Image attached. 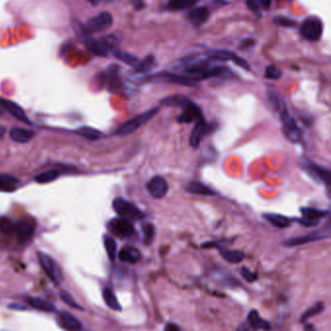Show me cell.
<instances>
[{
  "instance_id": "cell-53",
  "label": "cell",
  "mask_w": 331,
  "mask_h": 331,
  "mask_svg": "<svg viewBox=\"0 0 331 331\" xmlns=\"http://www.w3.org/2000/svg\"><path fill=\"white\" fill-rule=\"evenodd\" d=\"M92 5H98L99 3H101V2H103L104 0H88Z\"/></svg>"
},
{
  "instance_id": "cell-18",
  "label": "cell",
  "mask_w": 331,
  "mask_h": 331,
  "mask_svg": "<svg viewBox=\"0 0 331 331\" xmlns=\"http://www.w3.org/2000/svg\"><path fill=\"white\" fill-rule=\"evenodd\" d=\"M0 106L2 108H4L6 111H8L12 116H14L16 118L20 119L21 121H24L26 123H30V120L26 116L24 110L17 103H15L11 100L0 98Z\"/></svg>"
},
{
  "instance_id": "cell-17",
  "label": "cell",
  "mask_w": 331,
  "mask_h": 331,
  "mask_svg": "<svg viewBox=\"0 0 331 331\" xmlns=\"http://www.w3.org/2000/svg\"><path fill=\"white\" fill-rule=\"evenodd\" d=\"M209 17H210V10L204 6L192 9L187 15L188 20L195 26L202 25L209 20Z\"/></svg>"
},
{
  "instance_id": "cell-20",
  "label": "cell",
  "mask_w": 331,
  "mask_h": 331,
  "mask_svg": "<svg viewBox=\"0 0 331 331\" xmlns=\"http://www.w3.org/2000/svg\"><path fill=\"white\" fill-rule=\"evenodd\" d=\"M84 43V45L87 47V49L94 55L98 56V57H106L109 50L107 49V47L103 44V42L101 39H95L92 37V35H90L89 37H87L84 41H82Z\"/></svg>"
},
{
  "instance_id": "cell-2",
  "label": "cell",
  "mask_w": 331,
  "mask_h": 331,
  "mask_svg": "<svg viewBox=\"0 0 331 331\" xmlns=\"http://www.w3.org/2000/svg\"><path fill=\"white\" fill-rule=\"evenodd\" d=\"M299 166L315 182L325 184L327 187L331 185V171L329 169L318 165L309 158H302L299 161Z\"/></svg>"
},
{
  "instance_id": "cell-21",
  "label": "cell",
  "mask_w": 331,
  "mask_h": 331,
  "mask_svg": "<svg viewBox=\"0 0 331 331\" xmlns=\"http://www.w3.org/2000/svg\"><path fill=\"white\" fill-rule=\"evenodd\" d=\"M184 190L192 195H205V196H213L216 192L210 187L200 183V182H190L185 187Z\"/></svg>"
},
{
  "instance_id": "cell-30",
  "label": "cell",
  "mask_w": 331,
  "mask_h": 331,
  "mask_svg": "<svg viewBox=\"0 0 331 331\" xmlns=\"http://www.w3.org/2000/svg\"><path fill=\"white\" fill-rule=\"evenodd\" d=\"M156 65V60L155 57L153 55H149L145 59L140 60L134 69L138 74H145L154 69Z\"/></svg>"
},
{
  "instance_id": "cell-4",
  "label": "cell",
  "mask_w": 331,
  "mask_h": 331,
  "mask_svg": "<svg viewBox=\"0 0 331 331\" xmlns=\"http://www.w3.org/2000/svg\"><path fill=\"white\" fill-rule=\"evenodd\" d=\"M113 209L119 217L129 221H140L145 218V214L136 205L121 197H117L113 201Z\"/></svg>"
},
{
  "instance_id": "cell-46",
  "label": "cell",
  "mask_w": 331,
  "mask_h": 331,
  "mask_svg": "<svg viewBox=\"0 0 331 331\" xmlns=\"http://www.w3.org/2000/svg\"><path fill=\"white\" fill-rule=\"evenodd\" d=\"M292 221H296L299 224L306 226V227H314L317 226L320 222V220H312V219H308L305 217H301V218H297V219H293Z\"/></svg>"
},
{
  "instance_id": "cell-23",
  "label": "cell",
  "mask_w": 331,
  "mask_h": 331,
  "mask_svg": "<svg viewBox=\"0 0 331 331\" xmlns=\"http://www.w3.org/2000/svg\"><path fill=\"white\" fill-rule=\"evenodd\" d=\"M117 257L122 262L137 263L141 259V253L132 246H125L117 253Z\"/></svg>"
},
{
  "instance_id": "cell-47",
  "label": "cell",
  "mask_w": 331,
  "mask_h": 331,
  "mask_svg": "<svg viewBox=\"0 0 331 331\" xmlns=\"http://www.w3.org/2000/svg\"><path fill=\"white\" fill-rule=\"evenodd\" d=\"M246 4L248 6V8L254 13L257 16L261 15V9H260V5L258 4V2L256 0H247Z\"/></svg>"
},
{
  "instance_id": "cell-10",
  "label": "cell",
  "mask_w": 331,
  "mask_h": 331,
  "mask_svg": "<svg viewBox=\"0 0 331 331\" xmlns=\"http://www.w3.org/2000/svg\"><path fill=\"white\" fill-rule=\"evenodd\" d=\"M37 257L40 265L44 269L48 277L56 284L59 285L61 281V273L57 262L48 254L44 253H37Z\"/></svg>"
},
{
  "instance_id": "cell-1",
  "label": "cell",
  "mask_w": 331,
  "mask_h": 331,
  "mask_svg": "<svg viewBox=\"0 0 331 331\" xmlns=\"http://www.w3.org/2000/svg\"><path fill=\"white\" fill-rule=\"evenodd\" d=\"M159 108H152L136 117H132L131 119L127 120L123 124H121L117 130L115 131V135L117 136H127L133 132H135L140 127L146 124L149 120L158 114Z\"/></svg>"
},
{
  "instance_id": "cell-13",
  "label": "cell",
  "mask_w": 331,
  "mask_h": 331,
  "mask_svg": "<svg viewBox=\"0 0 331 331\" xmlns=\"http://www.w3.org/2000/svg\"><path fill=\"white\" fill-rule=\"evenodd\" d=\"M208 58L215 61H233L234 63L246 70H250L251 67L246 59L238 57L235 53L227 50H217L213 51L208 55Z\"/></svg>"
},
{
  "instance_id": "cell-9",
  "label": "cell",
  "mask_w": 331,
  "mask_h": 331,
  "mask_svg": "<svg viewBox=\"0 0 331 331\" xmlns=\"http://www.w3.org/2000/svg\"><path fill=\"white\" fill-rule=\"evenodd\" d=\"M112 24L113 16L108 12H102L88 20L85 26L91 33H97L109 29Z\"/></svg>"
},
{
  "instance_id": "cell-54",
  "label": "cell",
  "mask_w": 331,
  "mask_h": 331,
  "mask_svg": "<svg viewBox=\"0 0 331 331\" xmlns=\"http://www.w3.org/2000/svg\"><path fill=\"white\" fill-rule=\"evenodd\" d=\"M4 133H5V127L0 126V136H3Z\"/></svg>"
},
{
  "instance_id": "cell-40",
  "label": "cell",
  "mask_w": 331,
  "mask_h": 331,
  "mask_svg": "<svg viewBox=\"0 0 331 331\" xmlns=\"http://www.w3.org/2000/svg\"><path fill=\"white\" fill-rule=\"evenodd\" d=\"M15 232V223L7 217H0V233L12 234Z\"/></svg>"
},
{
  "instance_id": "cell-37",
  "label": "cell",
  "mask_w": 331,
  "mask_h": 331,
  "mask_svg": "<svg viewBox=\"0 0 331 331\" xmlns=\"http://www.w3.org/2000/svg\"><path fill=\"white\" fill-rule=\"evenodd\" d=\"M104 246L110 260H115L117 257V243L114 238L105 235L104 236Z\"/></svg>"
},
{
  "instance_id": "cell-3",
  "label": "cell",
  "mask_w": 331,
  "mask_h": 331,
  "mask_svg": "<svg viewBox=\"0 0 331 331\" xmlns=\"http://www.w3.org/2000/svg\"><path fill=\"white\" fill-rule=\"evenodd\" d=\"M331 224H330V222H328L325 227H323L319 230L289 238V239L283 241L282 244L286 247H296V246H301V245L312 243L315 241H320L323 239H329L331 237Z\"/></svg>"
},
{
  "instance_id": "cell-19",
  "label": "cell",
  "mask_w": 331,
  "mask_h": 331,
  "mask_svg": "<svg viewBox=\"0 0 331 331\" xmlns=\"http://www.w3.org/2000/svg\"><path fill=\"white\" fill-rule=\"evenodd\" d=\"M60 328L67 331H78L82 329L81 322L68 312H60L57 319Z\"/></svg>"
},
{
  "instance_id": "cell-28",
  "label": "cell",
  "mask_w": 331,
  "mask_h": 331,
  "mask_svg": "<svg viewBox=\"0 0 331 331\" xmlns=\"http://www.w3.org/2000/svg\"><path fill=\"white\" fill-rule=\"evenodd\" d=\"M34 135L35 134L32 130L21 128V127H15L10 132L11 139L20 144H24V143L29 142L34 137Z\"/></svg>"
},
{
  "instance_id": "cell-44",
  "label": "cell",
  "mask_w": 331,
  "mask_h": 331,
  "mask_svg": "<svg viewBox=\"0 0 331 331\" xmlns=\"http://www.w3.org/2000/svg\"><path fill=\"white\" fill-rule=\"evenodd\" d=\"M273 21L275 24L283 27H294L296 25V21L288 17H275Z\"/></svg>"
},
{
  "instance_id": "cell-14",
  "label": "cell",
  "mask_w": 331,
  "mask_h": 331,
  "mask_svg": "<svg viewBox=\"0 0 331 331\" xmlns=\"http://www.w3.org/2000/svg\"><path fill=\"white\" fill-rule=\"evenodd\" d=\"M204 248H216L218 249L219 253L221 254V256L226 260L227 262H230V263H233V264H236V263H239L241 262L245 257H246V254L244 252L242 251H238V250H230V249H227V248H224L223 246L218 244L217 242H208L206 244H203Z\"/></svg>"
},
{
  "instance_id": "cell-35",
  "label": "cell",
  "mask_w": 331,
  "mask_h": 331,
  "mask_svg": "<svg viewBox=\"0 0 331 331\" xmlns=\"http://www.w3.org/2000/svg\"><path fill=\"white\" fill-rule=\"evenodd\" d=\"M59 175H60V173L58 170L52 169V170H48L43 173L37 174L34 177V181L38 184H48V183L54 182L57 179H59Z\"/></svg>"
},
{
  "instance_id": "cell-29",
  "label": "cell",
  "mask_w": 331,
  "mask_h": 331,
  "mask_svg": "<svg viewBox=\"0 0 331 331\" xmlns=\"http://www.w3.org/2000/svg\"><path fill=\"white\" fill-rule=\"evenodd\" d=\"M102 295H103V298H104V301H105L106 305L109 308H111L114 311H121V305L119 304L116 294L111 289H108V288L104 289L103 292H102Z\"/></svg>"
},
{
  "instance_id": "cell-39",
  "label": "cell",
  "mask_w": 331,
  "mask_h": 331,
  "mask_svg": "<svg viewBox=\"0 0 331 331\" xmlns=\"http://www.w3.org/2000/svg\"><path fill=\"white\" fill-rule=\"evenodd\" d=\"M143 229V234H144V244L146 245H151L156 237V227L152 223H146L142 226Z\"/></svg>"
},
{
  "instance_id": "cell-43",
  "label": "cell",
  "mask_w": 331,
  "mask_h": 331,
  "mask_svg": "<svg viewBox=\"0 0 331 331\" xmlns=\"http://www.w3.org/2000/svg\"><path fill=\"white\" fill-rule=\"evenodd\" d=\"M60 298L62 299V301L68 305L69 307L71 308H74V309H79V310H84L82 308V306H80L78 303L75 301V299L68 293L67 292H60Z\"/></svg>"
},
{
  "instance_id": "cell-52",
  "label": "cell",
  "mask_w": 331,
  "mask_h": 331,
  "mask_svg": "<svg viewBox=\"0 0 331 331\" xmlns=\"http://www.w3.org/2000/svg\"><path fill=\"white\" fill-rule=\"evenodd\" d=\"M10 309H15V310H26L25 306L22 305H19V304H11L9 305Z\"/></svg>"
},
{
  "instance_id": "cell-6",
  "label": "cell",
  "mask_w": 331,
  "mask_h": 331,
  "mask_svg": "<svg viewBox=\"0 0 331 331\" xmlns=\"http://www.w3.org/2000/svg\"><path fill=\"white\" fill-rule=\"evenodd\" d=\"M324 25L318 17L312 16L307 18L301 24L300 34L304 39L316 42L322 37Z\"/></svg>"
},
{
  "instance_id": "cell-38",
  "label": "cell",
  "mask_w": 331,
  "mask_h": 331,
  "mask_svg": "<svg viewBox=\"0 0 331 331\" xmlns=\"http://www.w3.org/2000/svg\"><path fill=\"white\" fill-rule=\"evenodd\" d=\"M19 183V180L10 175L0 174V190L2 191H13L14 186Z\"/></svg>"
},
{
  "instance_id": "cell-36",
  "label": "cell",
  "mask_w": 331,
  "mask_h": 331,
  "mask_svg": "<svg viewBox=\"0 0 331 331\" xmlns=\"http://www.w3.org/2000/svg\"><path fill=\"white\" fill-rule=\"evenodd\" d=\"M300 212L303 217L312 219V220H321L322 218H325L330 215L329 211L320 210L317 208H311V207H304L300 209Z\"/></svg>"
},
{
  "instance_id": "cell-32",
  "label": "cell",
  "mask_w": 331,
  "mask_h": 331,
  "mask_svg": "<svg viewBox=\"0 0 331 331\" xmlns=\"http://www.w3.org/2000/svg\"><path fill=\"white\" fill-rule=\"evenodd\" d=\"M324 310H325V303L322 302V301L317 302L301 315V317L299 319V322L301 324H305L308 320H310L313 317L321 314Z\"/></svg>"
},
{
  "instance_id": "cell-22",
  "label": "cell",
  "mask_w": 331,
  "mask_h": 331,
  "mask_svg": "<svg viewBox=\"0 0 331 331\" xmlns=\"http://www.w3.org/2000/svg\"><path fill=\"white\" fill-rule=\"evenodd\" d=\"M247 325L250 326L251 329L253 330H262V331H267L270 330V324L269 322L265 321L259 316V313L256 310H252L249 313L248 318H247Z\"/></svg>"
},
{
  "instance_id": "cell-49",
  "label": "cell",
  "mask_w": 331,
  "mask_h": 331,
  "mask_svg": "<svg viewBox=\"0 0 331 331\" xmlns=\"http://www.w3.org/2000/svg\"><path fill=\"white\" fill-rule=\"evenodd\" d=\"M260 7H262L264 10H268L271 7L272 0H256Z\"/></svg>"
},
{
  "instance_id": "cell-31",
  "label": "cell",
  "mask_w": 331,
  "mask_h": 331,
  "mask_svg": "<svg viewBox=\"0 0 331 331\" xmlns=\"http://www.w3.org/2000/svg\"><path fill=\"white\" fill-rule=\"evenodd\" d=\"M198 1L199 0H169L167 8L170 11H183L192 8Z\"/></svg>"
},
{
  "instance_id": "cell-33",
  "label": "cell",
  "mask_w": 331,
  "mask_h": 331,
  "mask_svg": "<svg viewBox=\"0 0 331 331\" xmlns=\"http://www.w3.org/2000/svg\"><path fill=\"white\" fill-rule=\"evenodd\" d=\"M114 56L116 57V59L124 62L127 65L132 66L133 68L136 67L139 61H140V59L135 57L134 55H132L130 53H127V52H124V51H120V50L114 51Z\"/></svg>"
},
{
  "instance_id": "cell-5",
  "label": "cell",
  "mask_w": 331,
  "mask_h": 331,
  "mask_svg": "<svg viewBox=\"0 0 331 331\" xmlns=\"http://www.w3.org/2000/svg\"><path fill=\"white\" fill-rule=\"evenodd\" d=\"M280 118L282 121V130L285 137L292 143H297L300 141L301 131L298 127L295 119L290 115L288 108L286 107L280 113Z\"/></svg>"
},
{
  "instance_id": "cell-48",
  "label": "cell",
  "mask_w": 331,
  "mask_h": 331,
  "mask_svg": "<svg viewBox=\"0 0 331 331\" xmlns=\"http://www.w3.org/2000/svg\"><path fill=\"white\" fill-rule=\"evenodd\" d=\"M254 45V41L253 39H246L242 41L241 45H240V49L244 50V49H250L252 48Z\"/></svg>"
},
{
  "instance_id": "cell-27",
  "label": "cell",
  "mask_w": 331,
  "mask_h": 331,
  "mask_svg": "<svg viewBox=\"0 0 331 331\" xmlns=\"http://www.w3.org/2000/svg\"><path fill=\"white\" fill-rule=\"evenodd\" d=\"M25 301L34 309L43 312H56L55 305L50 302L46 301L39 297H33V296H27L25 298Z\"/></svg>"
},
{
  "instance_id": "cell-7",
  "label": "cell",
  "mask_w": 331,
  "mask_h": 331,
  "mask_svg": "<svg viewBox=\"0 0 331 331\" xmlns=\"http://www.w3.org/2000/svg\"><path fill=\"white\" fill-rule=\"evenodd\" d=\"M110 231L119 238H129L135 233V227L131 221L124 218H116L109 221Z\"/></svg>"
},
{
  "instance_id": "cell-45",
  "label": "cell",
  "mask_w": 331,
  "mask_h": 331,
  "mask_svg": "<svg viewBox=\"0 0 331 331\" xmlns=\"http://www.w3.org/2000/svg\"><path fill=\"white\" fill-rule=\"evenodd\" d=\"M240 274L241 276L250 284H252L253 282H255L258 279V275L257 272H253L251 271L248 267H242L240 270Z\"/></svg>"
},
{
  "instance_id": "cell-26",
  "label": "cell",
  "mask_w": 331,
  "mask_h": 331,
  "mask_svg": "<svg viewBox=\"0 0 331 331\" xmlns=\"http://www.w3.org/2000/svg\"><path fill=\"white\" fill-rule=\"evenodd\" d=\"M193 100H191L190 98L182 96V95H174V96H170L167 98H164L159 101V103L163 106L166 107H180V108H184L186 107L190 102H192Z\"/></svg>"
},
{
  "instance_id": "cell-16",
  "label": "cell",
  "mask_w": 331,
  "mask_h": 331,
  "mask_svg": "<svg viewBox=\"0 0 331 331\" xmlns=\"http://www.w3.org/2000/svg\"><path fill=\"white\" fill-rule=\"evenodd\" d=\"M203 117L200 108L195 104L194 101L190 102L186 107L183 108V112L180 116L177 117V121L180 123H191Z\"/></svg>"
},
{
  "instance_id": "cell-24",
  "label": "cell",
  "mask_w": 331,
  "mask_h": 331,
  "mask_svg": "<svg viewBox=\"0 0 331 331\" xmlns=\"http://www.w3.org/2000/svg\"><path fill=\"white\" fill-rule=\"evenodd\" d=\"M263 218L277 228H287L292 225V219L283 215L266 213L263 214Z\"/></svg>"
},
{
  "instance_id": "cell-12",
  "label": "cell",
  "mask_w": 331,
  "mask_h": 331,
  "mask_svg": "<svg viewBox=\"0 0 331 331\" xmlns=\"http://www.w3.org/2000/svg\"><path fill=\"white\" fill-rule=\"evenodd\" d=\"M210 131V125L203 117H199L195 120V126L191 132L190 145L194 149H198L204 137Z\"/></svg>"
},
{
  "instance_id": "cell-42",
  "label": "cell",
  "mask_w": 331,
  "mask_h": 331,
  "mask_svg": "<svg viewBox=\"0 0 331 331\" xmlns=\"http://www.w3.org/2000/svg\"><path fill=\"white\" fill-rule=\"evenodd\" d=\"M264 76L270 80H278L282 77V71L280 68H278L275 65H268L265 68Z\"/></svg>"
},
{
  "instance_id": "cell-51",
  "label": "cell",
  "mask_w": 331,
  "mask_h": 331,
  "mask_svg": "<svg viewBox=\"0 0 331 331\" xmlns=\"http://www.w3.org/2000/svg\"><path fill=\"white\" fill-rule=\"evenodd\" d=\"M165 331H180V328L178 326H176L174 324H167L166 327L164 328Z\"/></svg>"
},
{
  "instance_id": "cell-15",
  "label": "cell",
  "mask_w": 331,
  "mask_h": 331,
  "mask_svg": "<svg viewBox=\"0 0 331 331\" xmlns=\"http://www.w3.org/2000/svg\"><path fill=\"white\" fill-rule=\"evenodd\" d=\"M150 81H158V82H167V83H174L178 85L193 87L195 86V82L192 79L185 76L184 74H174V73H168V72H162L157 73L150 77Z\"/></svg>"
},
{
  "instance_id": "cell-11",
  "label": "cell",
  "mask_w": 331,
  "mask_h": 331,
  "mask_svg": "<svg viewBox=\"0 0 331 331\" xmlns=\"http://www.w3.org/2000/svg\"><path fill=\"white\" fill-rule=\"evenodd\" d=\"M36 221L32 218H23L15 224V232L20 243L27 242L34 234Z\"/></svg>"
},
{
  "instance_id": "cell-50",
  "label": "cell",
  "mask_w": 331,
  "mask_h": 331,
  "mask_svg": "<svg viewBox=\"0 0 331 331\" xmlns=\"http://www.w3.org/2000/svg\"><path fill=\"white\" fill-rule=\"evenodd\" d=\"M130 1H131V4L133 5V7L136 10H141L145 6L144 0H130Z\"/></svg>"
},
{
  "instance_id": "cell-25",
  "label": "cell",
  "mask_w": 331,
  "mask_h": 331,
  "mask_svg": "<svg viewBox=\"0 0 331 331\" xmlns=\"http://www.w3.org/2000/svg\"><path fill=\"white\" fill-rule=\"evenodd\" d=\"M267 99L273 110L276 111L278 114L287 107L284 98H282V96L275 89L269 88L267 90Z\"/></svg>"
},
{
  "instance_id": "cell-41",
  "label": "cell",
  "mask_w": 331,
  "mask_h": 331,
  "mask_svg": "<svg viewBox=\"0 0 331 331\" xmlns=\"http://www.w3.org/2000/svg\"><path fill=\"white\" fill-rule=\"evenodd\" d=\"M101 41L110 51V50H114L117 48L120 42V38L117 36V34H109V35L101 38Z\"/></svg>"
},
{
  "instance_id": "cell-34",
  "label": "cell",
  "mask_w": 331,
  "mask_h": 331,
  "mask_svg": "<svg viewBox=\"0 0 331 331\" xmlns=\"http://www.w3.org/2000/svg\"><path fill=\"white\" fill-rule=\"evenodd\" d=\"M76 133L80 136L84 137L91 141H96L103 136L101 131H99L96 128L90 127V126H83L81 128H79L78 130H76Z\"/></svg>"
},
{
  "instance_id": "cell-8",
  "label": "cell",
  "mask_w": 331,
  "mask_h": 331,
  "mask_svg": "<svg viewBox=\"0 0 331 331\" xmlns=\"http://www.w3.org/2000/svg\"><path fill=\"white\" fill-rule=\"evenodd\" d=\"M146 189L153 198L162 199L168 194L169 185L164 177L156 175L147 182Z\"/></svg>"
}]
</instances>
